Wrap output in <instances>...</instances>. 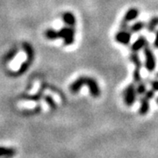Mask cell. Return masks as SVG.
Here are the masks:
<instances>
[{
  "instance_id": "7",
  "label": "cell",
  "mask_w": 158,
  "mask_h": 158,
  "mask_svg": "<svg viewBox=\"0 0 158 158\" xmlns=\"http://www.w3.org/2000/svg\"><path fill=\"white\" fill-rule=\"evenodd\" d=\"M139 16V10L133 7L128 9L127 12L125 13L124 17L122 19V21L120 23V28L121 29H128V23L136 19Z\"/></svg>"
},
{
  "instance_id": "9",
  "label": "cell",
  "mask_w": 158,
  "mask_h": 158,
  "mask_svg": "<svg viewBox=\"0 0 158 158\" xmlns=\"http://www.w3.org/2000/svg\"><path fill=\"white\" fill-rule=\"evenodd\" d=\"M147 45H148V41L147 40L145 36L141 35L132 44V46H131V51L138 53V51L143 49Z\"/></svg>"
},
{
  "instance_id": "13",
  "label": "cell",
  "mask_w": 158,
  "mask_h": 158,
  "mask_svg": "<svg viewBox=\"0 0 158 158\" xmlns=\"http://www.w3.org/2000/svg\"><path fill=\"white\" fill-rule=\"evenodd\" d=\"M146 24L143 21H136L133 25H131L130 27H128V30L131 32V34H136L141 32L142 29L145 27Z\"/></svg>"
},
{
  "instance_id": "6",
  "label": "cell",
  "mask_w": 158,
  "mask_h": 158,
  "mask_svg": "<svg viewBox=\"0 0 158 158\" xmlns=\"http://www.w3.org/2000/svg\"><path fill=\"white\" fill-rule=\"evenodd\" d=\"M137 95L138 94L136 91L135 84L133 83L127 85L123 92V99H124L125 105L127 106H132L135 103Z\"/></svg>"
},
{
  "instance_id": "17",
  "label": "cell",
  "mask_w": 158,
  "mask_h": 158,
  "mask_svg": "<svg viewBox=\"0 0 158 158\" xmlns=\"http://www.w3.org/2000/svg\"><path fill=\"white\" fill-rule=\"evenodd\" d=\"M150 85H151L153 90L158 91V80H153V81H151Z\"/></svg>"
},
{
  "instance_id": "16",
  "label": "cell",
  "mask_w": 158,
  "mask_h": 158,
  "mask_svg": "<svg viewBox=\"0 0 158 158\" xmlns=\"http://www.w3.org/2000/svg\"><path fill=\"white\" fill-rule=\"evenodd\" d=\"M16 54H17V50H16V49H15V50H11V52L6 56V59L7 60V61H10V60H11L13 57H15Z\"/></svg>"
},
{
  "instance_id": "20",
  "label": "cell",
  "mask_w": 158,
  "mask_h": 158,
  "mask_svg": "<svg viewBox=\"0 0 158 158\" xmlns=\"http://www.w3.org/2000/svg\"><path fill=\"white\" fill-rule=\"evenodd\" d=\"M156 103H157V104H158V98H156Z\"/></svg>"
},
{
  "instance_id": "1",
  "label": "cell",
  "mask_w": 158,
  "mask_h": 158,
  "mask_svg": "<svg viewBox=\"0 0 158 158\" xmlns=\"http://www.w3.org/2000/svg\"><path fill=\"white\" fill-rule=\"evenodd\" d=\"M83 86H87L89 88L90 95L94 98H98L101 94L100 87L97 83L96 80L90 77H84V76L79 77L78 78L76 79L69 86V90L72 93L76 94L79 92V90Z\"/></svg>"
},
{
  "instance_id": "18",
  "label": "cell",
  "mask_w": 158,
  "mask_h": 158,
  "mask_svg": "<svg viewBox=\"0 0 158 158\" xmlns=\"http://www.w3.org/2000/svg\"><path fill=\"white\" fill-rule=\"evenodd\" d=\"M46 101L48 103V105L50 106V107L52 108V109H56V104H55V102L53 101L52 98H46Z\"/></svg>"
},
{
  "instance_id": "19",
  "label": "cell",
  "mask_w": 158,
  "mask_h": 158,
  "mask_svg": "<svg viewBox=\"0 0 158 158\" xmlns=\"http://www.w3.org/2000/svg\"><path fill=\"white\" fill-rule=\"evenodd\" d=\"M154 47L158 49V31L156 32V38H155V40H154Z\"/></svg>"
},
{
  "instance_id": "2",
  "label": "cell",
  "mask_w": 158,
  "mask_h": 158,
  "mask_svg": "<svg viewBox=\"0 0 158 158\" xmlns=\"http://www.w3.org/2000/svg\"><path fill=\"white\" fill-rule=\"evenodd\" d=\"M75 28L71 27H63L59 31L54 29H48L45 32V37L48 40H54L57 39L63 40V43L65 46L72 45L75 41Z\"/></svg>"
},
{
  "instance_id": "8",
  "label": "cell",
  "mask_w": 158,
  "mask_h": 158,
  "mask_svg": "<svg viewBox=\"0 0 158 158\" xmlns=\"http://www.w3.org/2000/svg\"><path fill=\"white\" fill-rule=\"evenodd\" d=\"M131 34H131V32L128 29L119 28V31L115 34V40L118 43L122 44V45H129L130 41H131V38H132Z\"/></svg>"
},
{
  "instance_id": "12",
  "label": "cell",
  "mask_w": 158,
  "mask_h": 158,
  "mask_svg": "<svg viewBox=\"0 0 158 158\" xmlns=\"http://www.w3.org/2000/svg\"><path fill=\"white\" fill-rule=\"evenodd\" d=\"M16 154V150L12 148L0 147V157L11 158Z\"/></svg>"
},
{
  "instance_id": "11",
  "label": "cell",
  "mask_w": 158,
  "mask_h": 158,
  "mask_svg": "<svg viewBox=\"0 0 158 158\" xmlns=\"http://www.w3.org/2000/svg\"><path fill=\"white\" fill-rule=\"evenodd\" d=\"M130 61L131 62L135 65V69H139L141 70V67H142V63H141V59H140V56L138 55V53H135V52H132L131 55H130Z\"/></svg>"
},
{
  "instance_id": "10",
  "label": "cell",
  "mask_w": 158,
  "mask_h": 158,
  "mask_svg": "<svg viewBox=\"0 0 158 158\" xmlns=\"http://www.w3.org/2000/svg\"><path fill=\"white\" fill-rule=\"evenodd\" d=\"M62 21L65 23L66 26L68 27H75L76 26V22H77V19L76 17L72 12L70 11H65L63 12L62 15Z\"/></svg>"
},
{
  "instance_id": "5",
  "label": "cell",
  "mask_w": 158,
  "mask_h": 158,
  "mask_svg": "<svg viewBox=\"0 0 158 158\" xmlns=\"http://www.w3.org/2000/svg\"><path fill=\"white\" fill-rule=\"evenodd\" d=\"M141 98L140 100V107H139V113L140 115H146L150 109V101L155 97V90H146V92L141 95Z\"/></svg>"
},
{
  "instance_id": "14",
  "label": "cell",
  "mask_w": 158,
  "mask_h": 158,
  "mask_svg": "<svg viewBox=\"0 0 158 158\" xmlns=\"http://www.w3.org/2000/svg\"><path fill=\"white\" fill-rule=\"evenodd\" d=\"M158 26V17H155L149 20V22L147 24V29L149 32H155V30Z\"/></svg>"
},
{
  "instance_id": "22",
  "label": "cell",
  "mask_w": 158,
  "mask_h": 158,
  "mask_svg": "<svg viewBox=\"0 0 158 158\" xmlns=\"http://www.w3.org/2000/svg\"><path fill=\"white\" fill-rule=\"evenodd\" d=\"M156 76H157V77H158V72H157V75H156Z\"/></svg>"
},
{
  "instance_id": "3",
  "label": "cell",
  "mask_w": 158,
  "mask_h": 158,
  "mask_svg": "<svg viewBox=\"0 0 158 158\" xmlns=\"http://www.w3.org/2000/svg\"><path fill=\"white\" fill-rule=\"evenodd\" d=\"M22 46L25 52L27 53V60L23 62L22 65L19 67V70L17 71V73L15 74V76H19V75H22V74L25 73L28 69L29 67L31 66V64H32V62H33L34 59V51L33 47L30 45V44H28V43H27V42L23 43Z\"/></svg>"
},
{
  "instance_id": "4",
  "label": "cell",
  "mask_w": 158,
  "mask_h": 158,
  "mask_svg": "<svg viewBox=\"0 0 158 158\" xmlns=\"http://www.w3.org/2000/svg\"><path fill=\"white\" fill-rule=\"evenodd\" d=\"M144 53V66L148 72L155 71L156 67V58L151 49V48L147 45L143 48Z\"/></svg>"
},
{
  "instance_id": "21",
  "label": "cell",
  "mask_w": 158,
  "mask_h": 158,
  "mask_svg": "<svg viewBox=\"0 0 158 158\" xmlns=\"http://www.w3.org/2000/svg\"><path fill=\"white\" fill-rule=\"evenodd\" d=\"M0 158H9V157H0Z\"/></svg>"
},
{
  "instance_id": "15",
  "label": "cell",
  "mask_w": 158,
  "mask_h": 158,
  "mask_svg": "<svg viewBox=\"0 0 158 158\" xmlns=\"http://www.w3.org/2000/svg\"><path fill=\"white\" fill-rule=\"evenodd\" d=\"M136 86V91H137V94L138 95H143L145 92H146V90H147V87H146V85H145V83L141 80L140 81L139 83H137L135 84Z\"/></svg>"
}]
</instances>
